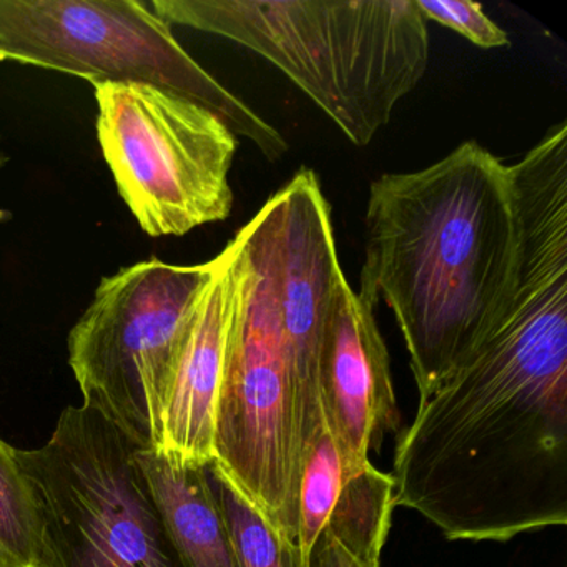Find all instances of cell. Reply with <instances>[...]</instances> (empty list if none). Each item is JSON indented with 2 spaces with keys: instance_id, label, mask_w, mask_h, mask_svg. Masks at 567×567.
Masks as SVG:
<instances>
[{
  "instance_id": "6da1fadb",
  "label": "cell",
  "mask_w": 567,
  "mask_h": 567,
  "mask_svg": "<svg viewBox=\"0 0 567 567\" xmlns=\"http://www.w3.org/2000/svg\"><path fill=\"white\" fill-rule=\"evenodd\" d=\"M567 257L517 258L506 313L420 398L394 454L396 506L451 540L567 523Z\"/></svg>"
},
{
  "instance_id": "7a4b0ae2",
  "label": "cell",
  "mask_w": 567,
  "mask_h": 567,
  "mask_svg": "<svg viewBox=\"0 0 567 567\" xmlns=\"http://www.w3.org/2000/svg\"><path fill=\"white\" fill-rule=\"evenodd\" d=\"M360 290L400 327L420 398L489 337L513 298L509 167L470 141L423 171L371 184Z\"/></svg>"
},
{
  "instance_id": "3957f363",
  "label": "cell",
  "mask_w": 567,
  "mask_h": 567,
  "mask_svg": "<svg viewBox=\"0 0 567 567\" xmlns=\"http://www.w3.org/2000/svg\"><path fill=\"white\" fill-rule=\"evenodd\" d=\"M167 24L220 35L267 59L357 147L390 124L430 62L414 0H152Z\"/></svg>"
},
{
  "instance_id": "277c9868",
  "label": "cell",
  "mask_w": 567,
  "mask_h": 567,
  "mask_svg": "<svg viewBox=\"0 0 567 567\" xmlns=\"http://www.w3.org/2000/svg\"><path fill=\"white\" fill-rule=\"evenodd\" d=\"M231 245L237 290L212 463L278 533L297 543V430L278 310L270 198Z\"/></svg>"
},
{
  "instance_id": "5b68a950",
  "label": "cell",
  "mask_w": 567,
  "mask_h": 567,
  "mask_svg": "<svg viewBox=\"0 0 567 567\" xmlns=\"http://www.w3.org/2000/svg\"><path fill=\"white\" fill-rule=\"evenodd\" d=\"M137 450L85 404L62 411L44 446L16 447L44 567H184Z\"/></svg>"
},
{
  "instance_id": "8992f818",
  "label": "cell",
  "mask_w": 567,
  "mask_h": 567,
  "mask_svg": "<svg viewBox=\"0 0 567 567\" xmlns=\"http://www.w3.org/2000/svg\"><path fill=\"white\" fill-rule=\"evenodd\" d=\"M0 61L64 72L99 84H147L214 112L234 135L277 162V128L212 78L147 2L0 0Z\"/></svg>"
},
{
  "instance_id": "52a82bcc",
  "label": "cell",
  "mask_w": 567,
  "mask_h": 567,
  "mask_svg": "<svg viewBox=\"0 0 567 567\" xmlns=\"http://www.w3.org/2000/svg\"><path fill=\"white\" fill-rule=\"evenodd\" d=\"M215 260L152 258L102 278L68 338L69 367L85 406L138 450H157L162 414L195 308Z\"/></svg>"
},
{
  "instance_id": "ba28073f",
  "label": "cell",
  "mask_w": 567,
  "mask_h": 567,
  "mask_svg": "<svg viewBox=\"0 0 567 567\" xmlns=\"http://www.w3.org/2000/svg\"><path fill=\"white\" fill-rule=\"evenodd\" d=\"M102 154L151 237L227 220L237 135L202 105L147 84L94 85Z\"/></svg>"
},
{
  "instance_id": "9c48e42d",
  "label": "cell",
  "mask_w": 567,
  "mask_h": 567,
  "mask_svg": "<svg viewBox=\"0 0 567 567\" xmlns=\"http://www.w3.org/2000/svg\"><path fill=\"white\" fill-rule=\"evenodd\" d=\"M281 334L290 364L298 473L321 423V360L338 290L347 280L338 260L331 208L317 174L298 171L270 197Z\"/></svg>"
},
{
  "instance_id": "30bf717a",
  "label": "cell",
  "mask_w": 567,
  "mask_h": 567,
  "mask_svg": "<svg viewBox=\"0 0 567 567\" xmlns=\"http://www.w3.org/2000/svg\"><path fill=\"white\" fill-rule=\"evenodd\" d=\"M321 416L351 474L367 464L388 431H396V394L390 357L374 308L347 280L338 290L321 360Z\"/></svg>"
},
{
  "instance_id": "8fae6325",
  "label": "cell",
  "mask_w": 567,
  "mask_h": 567,
  "mask_svg": "<svg viewBox=\"0 0 567 567\" xmlns=\"http://www.w3.org/2000/svg\"><path fill=\"white\" fill-rule=\"evenodd\" d=\"M162 414L157 450L192 464L214 461L215 413L235 308L234 245L214 258Z\"/></svg>"
},
{
  "instance_id": "7c38bea8",
  "label": "cell",
  "mask_w": 567,
  "mask_h": 567,
  "mask_svg": "<svg viewBox=\"0 0 567 567\" xmlns=\"http://www.w3.org/2000/svg\"><path fill=\"white\" fill-rule=\"evenodd\" d=\"M137 461L184 567H240L210 463H185L158 450H137Z\"/></svg>"
},
{
  "instance_id": "4fadbf2b",
  "label": "cell",
  "mask_w": 567,
  "mask_h": 567,
  "mask_svg": "<svg viewBox=\"0 0 567 567\" xmlns=\"http://www.w3.org/2000/svg\"><path fill=\"white\" fill-rule=\"evenodd\" d=\"M394 507L393 480L368 461L344 481L323 530L353 556L381 560Z\"/></svg>"
},
{
  "instance_id": "5bb4252c",
  "label": "cell",
  "mask_w": 567,
  "mask_h": 567,
  "mask_svg": "<svg viewBox=\"0 0 567 567\" xmlns=\"http://www.w3.org/2000/svg\"><path fill=\"white\" fill-rule=\"evenodd\" d=\"M351 476L330 427L321 416L298 473V536L297 543L305 560L323 530L344 481Z\"/></svg>"
},
{
  "instance_id": "9a60e30c",
  "label": "cell",
  "mask_w": 567,
  "mask_h": 567,
  "mask_svg": "<svg viewBox=\"0 0 567 567\" xmlns=\"http://www.w3.org/2000/svg\"><path fill=\"white\" fill-rule=\"evenodd\" d=\"M208 477L224 511L240 567H307L295 540L278 533L214 463Z\"/></svg>"
},
{
  "instance_id": "2e32d148",
  "label": "cell",
  "mask_w": 567,
  "mask_h": 567,
  "mask_svg": "<svg viewBox=\"0 0 567 567\" xmlns=\"http://www.w3.org/2000/svg\"><path fill=\"white\" fill-rule=\"evenodd\" d=\"M38 507L16 461V447L0 437V567H44Z\"/></svg>"
},
{
  "instance_id": "e0dca14e",
  "label": "cell",
  "mask_w": 567,
  "mask_h": 567,
  "mask_svg": "<svg viewBox=\"0 0 567 567\" xmlns=\"http://www.w3.org/2000/svg\"><path fill=\"white\" fill-rule=\"evenodd\" d=\"M417 11L426 21L446 25L481 49L509 45L506 32L491 21L483 6L470 0H414Z\"/></svg>"
},
{
  "instance_id": "ac0fdd59",
  "label": "cell",
  "mask_w": 567,
  "mask_h": 567,
  "mask_svg": "<svg viewBox=\"0 0 567 567\" xmlns=\"http://www.w3.org/2000/svg\"><path fill=\"white\" fill-rule=\"evenodd\" d=\"M307 567H381V560L361 559L348 553L327 530H321L311 547Z\"/></svg>"
},
{
  "instance_id": "d6986e66",
  "label": "cell",
  "mask_w": 567,
  "mask_h": 567,
  "mask_svg": "<svg viewBox=\"0 0 567 567\" xmlns=\"http://www.w3.org/2000/svg\"><path fill=\"white\" fill-rule=\"evenodd\" d=\"M6 162H8V157H6L4 151L0 148V168L4 167Z\"/></svg>"
}]
</instances>
